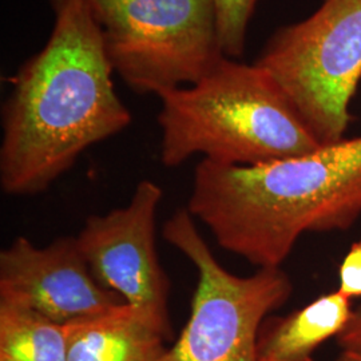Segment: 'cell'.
I'll return each instance as SVG.
<instances>
[{
	"label": "cell",
	"mask_w": 361,
	"mask_h": 361,
	"mask_svg": "<svg viewBox=\"0 0 361 361\" xmlns=\"http://www.w3.org/2000/svg\"><path fill=\"white\" fill-rule=\"evenodd\" d=\"M259 0H213L219 46L225 56L240 58L245 50L249 22Z\"/></svg>",
	"instance_id": "obj_12"
},
{
	"label": "cell",
	"mask_w": 361,
	"mask_h": 361,
	"mask_svg": "<svg viewBox=\"0 0 361 361\" xmlns=\"http://www.w3.org/2000/svg\"><path fill=\"white\" fill-rule=\"evenodd\" d=\"M284 91L322 145L344 140L361 79V0H323L279 30L256 62Z\"/></svg>",
	"instance_id": "obj_6"
},
{
	"label": "cell",
	"mask_w": 361,
	"mask_h": 361,
	"mask_svg": "<svg viewBox=\"0 0 361 361\" xmlns=\"http://www.w3.org/2000/svg\"><path fill=\"white\" fill-rule=\"evenodd\" d=\"M51 6V35L19 68L3 106L0 186L8 195L46 192L83 152L131 123L86 1Z\"/></svg>",
	"instance_id": "obj_1"
},
{
	"label": "cell",
	"mask_w": 361,
	"mask_h": 361,
	"mask_svg": "<svg viewBox=\"0 0 361 361\" xmlns=\"http://www.w3.org/2000/svg\"><path fill=\"white\" fill-rule=\"evenodd\" d=\"M162 197L154 180H140L128 205L90 216L77 241L98 284L122 296L171 340V284L159 262L155 235Z\"/></svg>",
	"instance_id": "obj_7"
},
{
	"label": "cell",
	"mask_w": 361,
	"mask_h": 361,
	"mask_svg": "<svg viewBox=\"0 0 361 361\" xmlns=\"http://www.w3.org/2000/svg\"><path fill=\"white\" fill-rule=\"evenodd\" d=\"M0 298L23 304L61 325L126 304L94 279L77 237H59L46 246L16 237L0 253Z\"/></svg>",
	"instance_id": "obj_8"
},
{
	"label": "cell",
	"mask_w": 361,
	"mask_h": 361,
	"mask_svg": "<svg viewBox=\"0 0 361 361\" xmlns=\"http://www.w3.org/2000/svg\"><path fill=\"white\" fill-rule=\"evenodd\" d=\"M186 209L224 250L280 268L304 233L344 231L360 217L361 137L252 166L202 159Z\"/></svg>",
	"instance_id": "obj_2"
},
{
	"label": "cell",
	"mask_w": 361,
	"mask_h": 361,
	"mask_svg": "<svg viewBox=\"0 0 361 361\" xmlns=\"http://www.w3.org/2000/svg\"><path fill=\"white\" fill-rule=\"evenodd\" d=\"M0 361H68L65 325L0 298Z\"/></svg>",
	"instance_id": "obj_11"
},
{
	"label": "cell",
	"mask_w": 361,
	"mask_h": 361,
	"mask_svg": "<svg viewBox=\"0 0 361 361\" xmlns=\"http://www.w3.org/2000/svg\"><path fill=\"white\" fill-rule=\"evenodd\" d=\"M335 361H361V350L343 349V352Z\"/></svg>",
	"instance_id": "obj_15"
},
{
	"label": "cell",
	"mask_w": 361,
	"mask_h": 361,
	"mask_svg": "<svg viewBox=\"0 0 361 361\" xmlns=\"http://www.w3.org/2000/svg\"><path fill=\"white\" fill-rule=\"evenodd\" d=\"M114 73L138 94L190 86L224 52L213 0H85Z\"/></svg>",
	"instance_id": "obj_4"
},
{
	"label": "cell",
	"mask_w": 361,
	"mask_h": 361,
	"mask_svg": "<svg viewBox=\"0 0 361 361\" xmlns=\"http://www.w3.org/2000/svg\"><path fill=\"white\" fill-rule=\"evenodd\" d=\"M162 235L193 264L198 281L189 320L161 361H258L265 317L293 292L289 276L281 268H259L246 277L226 271L188 209L166 221Z\"/></svg>",
	"instance_id": "obj_5"
},
{
	"label": "cell",
	"mask_w": 361,
	"mask_h": 361,
	"mask_svg": "<svg viewBox=\"0 0 361 361\" xmlns=\"http://www.w3.org/2000/svg\"><path fill=\"white\" fill-rule=\"evenodd\" d=\"M68 361H161L168 337L123 304L65 325Z\"/></svg>",
	"instance_id": "obj_9"
},
{
	"label": "cell",
	"mask_w": 361,
	"mask_h": 361,
	"mask_svg": "<svg viewBox=\"0 0 361 361\" xmlns=\"http://www.w3.org/2000/svg\"><path fill=\"white\" fill-rule=\"evenodd\" d=\"M159 99L161 162L166 168L197 154L221 165L252 166L324 146L257 63L224 56L198 82Z\"/></svg>",
	"instance_id": "obj_3"
},
{
	"label": "cell",
	"mask_w": 361,
	"mask_h": 361,
	"mask_svg": "<svg viewBox=\"0 0 361 361\" xmlns=\"http://www.w3.org/2000/svg\"><path fill=\"white\" fill-rule=\"evenodd\" d=\"M337 343L343 349L361 350V308L353 312L347 328L337 336Z\"/></svg>",
	"instance_id": "obj_14"
},
{
	"label": "cell",
	"mask_w": 361,
	"mask_h": 361,
	"mask_svg": "<svg viewBox=\"0 0 361 361\" xmlns=\"http://www.w3.org/2000/svg\"><path fill=\"white\" fill-rule=\"evenodd\" d=\"M350 298L336 290L284 317L265 320L258 335V361H313L324 343L348 325Z\"/></svg>",
	"instance_id": "obj_10"
},
{
	"label": "cell",
	"mask_w": 361,
	"mask_h": 361,
	"mask_svg": "<svg viewBox=\"0 0 361 361\" xmlns=\"http://www.w3.org/2000/svg\"><path fill=\"white\" fill-rule=\"evenodd\" d=\"M338 277V292L350 300L361 297V241L350 246L347 256L341 262Z\"/></svg>",
	"instance_id": "obj_13"
}]
</instances>
